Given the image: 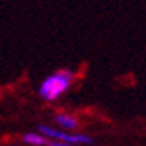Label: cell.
Returning <instances> with one entry per match:
<instances>
[{"label":"cell","mask_w":146,"mask_h":146,"mask_svg":"<svg viewBox=\"0 0 146 146\" xmlns=\"http://www.w3.org/2000/svg\"><path fill=\"white\" fill-rule=\"evenodd\" d=\"M76 79V72L71 69H59L41 80L38 94L44 102H56L62 94H66Z\"/></svg>","instance_id":"6da1fadb"},{"label":"cell","mask_w":146,"mask_h":146,"mask_svg":"<svg viewBox=\"0 0 146 146\" xmlns=\"http://www.w3.org/2000/svg\"><path fill=\"white\" fill-rule=\"evenodd\" d=\"M46 146H76V145L64 143V141H58V139H48V145Z\"/></svg>","instance_id":"5b68a950"},{"label":"cell","mask_w":146,"mask_h":146,"mask_svg":"<svg viewBox=\"0 0 146 146\" xmlns=\"http://www.w3.org/2000/svg\"><path fill=\"white\" fill-rule=\"evenodd\" d=\"M54 121L58 123L59 128L67 130V131H74V130H77V126H79V120L76 118L74 115H71V113H64V112L56 113Z\"/></svg>","instance_id":"3957f363"},{"label":"cell","mask_w":146,"mask_h":146,"mask_svg":"<svg viewBox=\"0 0 146 146\" xmlns=\"http://www.w3.org/2000/svg\"><path fill=\"white\" fill-rule=\"evenodd\" d=\"M23 143L31 146H46L48 145V138L43 135V133H25L23 135Z\"/></svg>","instance_id":"277c9868"},{"label":"cell","mask_w":146,"mask_h":146,"mask_svg":"<svg viewBox=\"0 0 146 146\" xmlns=\"http://www.w3.org/2000/svg\"><path fill=\"white\" fill-rule=\"evenodd\" d=\"M38 131L43 133L48 139H58V141H64V143H71V145H92V138L86 136V135H79V133H67V130H58L48 125H40Z\"/></svg>","instance_id":"7a4b0ae2"}]
</instances>
